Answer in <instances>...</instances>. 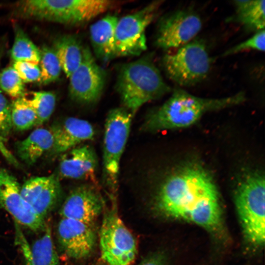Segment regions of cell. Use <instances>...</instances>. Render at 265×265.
I'll use <instances>...</instances> for the list:
<instances>
[{
  "instance_id": "cb8c5ba5",
  "label": "cell",
  "mask_w": 265,
  "mask_h": 265,
  "mask_svg": "<svg viewBox=\"0 0 265 265\" xmlns=\"http://www.w3.org/2000/svg\"><path fill=\"white\" fill-rule=\"evenodd\" d=\"M11 118L13 129L24 131L35 126L36 114L25 96L16 98L11 104Z\"/></svg>"
},
{
  "instance_id": "44dd1931",
  "label": "cell",
  "mask_w": 265,
  "mask_h": 265,
  "mask_svg": "<svg viewBox=\"0 0 265 265\" xmlns=\"http://www.w3.org/2000/svg\"><path fill=\"white\" fill-rule=\"evenodd\" d=\"M235 13L228 20L255 32L265 29V0H235Z\"/></svg>"
},
{
  "instance_id": "ffe728a7",
  "label": "cell",
  "mask_w": 265,
  "mask_h": 265,
  "mask_svg": "<svg viewBox=\"0 0 265 265\" xmlns=\"http://www.w3.org/2000/svg\"><path fill=\"white\" fill-rule=\"evenodd\" d=\"M80 39L77 36L65 34L57 37L52 48L67 78L79 67L82 60L83 49Z\"/></svg>"
},
{
  "instance_id": "8fae6325",
  "label": "cell",
  "mask_w": 265,
  "mask_h": 265,
  "mask_svg": "<svg viewBox=\"0 0 265 265\" xmlns=\"http://www.w3.org/2000/svg\"><path fill=\"white\" fill-rule=\"evenodd\" d=\"M21 186L8 170L0 168V207L21 225L34 232L44 230V219L38 216L25 201Z\"/></svg>"
},
{
  "instance_id": "5b68a950",
  "label": "cell",
  "mask_w": 265,
  "mask_h": 265,
  "mask_svg": "<svg viewBox=\"0 0 265 265\" xmlns=\"http://www.w3.org/2000/svg\"><path fill=\"white\" fill-rule=\"evenodd\" d=\"M212 61L204 41L195 38L174 53L164 54L161 64L172 81L182 87H190L206 78Z\"/></svg>"
},
{
  "instance_id": "7c38bea8",
  "label": "cell",
  "mask_w": 265,
  "mask_h": 265,
  "mask_svg": "<svg viewBox=\"0 0 265 265\" xmlns=\"http://www.w3.org/2000/svg\"><path fill=\"white\" fill-rule=\"evenodd\" d=\"M22 197L40 217L45 216L59 200L62 189L58 175L33 177L21 187Z\"/></svg>"
},
{
  "instance_id": "4fadbf2b",
  "label": "cell",
  "mask_w": 265,
  "mask_h": 265,
  "mask_svg": "<svg viewBox=\"0 0 265 265\" xmlns=\"http://www.w3.org/2000/svg\"><path fill=\"white\" fill-rule=\"evenodd\" d=\"M58 241L66 255L73 259L85 258L92 252L96 236L91 225L62 218L57 226Z\"/></svg>"
},
{
  "instance_id": "6da1fadb",
  "label": "cell",
  "mask_w": 265,
  "mask_h": 265,
  "mask_svg": "<svg viewBox=\"0 0 265 265\" xmlns=\"http://www.w3.org/2000/svg\"><path fill=\"white\" fill-rule=\"evenodd\" d=\"M154 205L161 215L196 224L220 240L226 237L219 192L210 174L198 164L186 165L168 176Z\"/></svg>"
},
{
  "instance_id": "7402d4cb",
  "label": "cell",
  "mask_w": 265,
  "mask_h": 265,
  "mask_svg": "<svg viewBox=\"0 0 265 265\" xmlns=\"http://www.w3.org/2000/svg\"><path fill=\"white\" fill-rule=\"evenodd\" d=\"M14 41L10 55L14 61H25L38 64L40 51L19 26L14 27Z\"/></svg>"
},
{
  "instance_id": "f546056e",
  "label": "cell",
  "mask_w": 265,
  "mask_h": 265,
  "mask_svg": "<svg viewBox=\"0 0 265 265\" xmlns=\"http://www.w3.org/2000/svg\"><path fill=\"white\" fill-rule=\"evenodd\" d=\"M138 265H168V263L165 254L156 252L147 256Z\"/></svg>"
},
{
  "instance_id": "e0dca14e",
  "label": "cell",
  "mask_w": 265,
  "mask_h": 265,
  "mask_svg": "<svg viewBox=\"0 0 265 265\" xmlns=\"http://www.w3.org/2000/svg\"><path fill=\"white\" fill-rule=\"evenodd\" d=\"M118 20L115 15L108 14L90 27V38L94 53L103 63L116 57L115 31Z\"/></svg>"
},
{
  "instance_id": "ba28073f",
  "label": "cell",
  "mask_w": 265,
  "mask_h": 265,
  "mask_svg": "<svg viewBox=\"0 0 265 265\" xmlns=\"http://www.w3.org/2000/svg\"><path fill=\"white\" fill-rule=\"evenodd\" d=\"M162 1H154L118 19L115 31V56H136L147 48L145 31L156 17Z\"/></svg>"
},
{
  "instance_id": "9c48e42d",
  "label": "cell",
  "mask_w": 265,
  "mask_h": 265,
  "mask_svg": "<svg viewBox=\"0 0 265 265\" xmlns=\"http://www.w3.org/2000/svg\"><path fill=\"white\" fill-rule=\"evenodd\" d=\"M202 27L200 16L190 8L175 10L159 20L156 46L162 50L179 48L194 39Z\"/></svg>"
},
{
  "instance_id": "ac0fdd59",
  "label": "cell",
  "mask_w": 265,
  "mask_h": 265,
  "mask_svg": "<svg viewBox=\"0 0 265 265\" xmlns=\"http://www.w3.org/2000/svg\"><path fill=\"white\" fill-rule=\"evenodd\" d=\"M53 144V136L50 130L39 128L33 131L26 138L18 141L15 152L18 159L27 165H32Z\"/></svg>"
},
{
  "instance_id": "4316f807",
  "label": "cell",
  "mask_w": 265,
  "mask_h": 265,
  "mask_svg": "<svg viewBox=\"0 0 265 265\" xmlns=\"http://www.w3.org/2000/svg\"><path fill=\"white\" fill-rule=\"evenodd\" d=\"M265 49V29L255 32L253 35L243 42L226 51L223 56L235 54L247 50L264 52Z\"/></svg>"
},
{
  "instance_id": "9a60e30c",
  "label": "cell",
  "mask_w": 265,
  "mask_h": 265,
  "mask_svg": "<svg viewBox=\"0 0 265 265\" xmlns=\"http://www.w3.org/2000/svg\"><path fill=\"white\" fill-rule=\"evenodd\" d=\"M53 144L50 154L61 155L82 142L92 140L95 132L87 121L77 117H68L52 126Z\"/></svg>"
},
{
  "instance_id": "2e32d148",
  "label": "cell",
  "mask_w": 265,
  "mask_h": 265,
  "mask_svg": "<svg viewBox=\"0 0 265 265\" xmlns=\"http://www.w3.org/2000/svg\"><path fill=\"white\" fill-rule=\"evenodd\" d=\"M97 167L98 159L92 147L78 146L60 155L58 175L77 180L92 178Z\"/></svg>"
},
{
  "instance_id": "7a4b0ae2",
  "label": "cell",
  "mask_w": 265,
  "mask_h": 265,
  "mask_svg": "<svg viewBox=\"0 0 265 265\" xmlns=\"http://www.w3.org/2000/svg\"><path fill=\"white\" fill-rule=\"evenodd\" d=\"M245 99L243 92L225 98L212 99L199 97L182 88H175L161 106L148 115L143 130L157 132L187 128L207 112L238 105Z\"/></svg>"
},
{
  "instance_id": "603a6c76",
  "label": "cell",
  "mask_w": 265,
  "mask_h": 265,
  "mask_svg": "<svg viewBox=\"0 0 265 265\" xmlns=\"http://www.w3.org/2000/svg\"><path fill=\"white\" fill-rule=\"evenodd\" d=\"M36 115L35 126L46 122L52 115L56 104L55 94L51 91L32 92L30 97L24 95Z\"/></svg>"
},
{
  "instance_id": "d4e9b609",
  "label": "cell",
  "mask_w": 265,
  "mask_h": 265,
  "mask_svg": "<svg viewBox=\"0 0 265 265\" xmlns=\"http://www.w3.org/2000/svg\"><path fill=\"white\" fill-rule=\"evenodd\" d=\"M40 51L41 84H47L59 79L62 71L59 60L52 48L44 46Z\"/></svg>"
},
{
  "instance_id": "4dcf8cb0",
  "label": "cell",
  "mask_w": 265,
  "mask_h": 265,
  "mask_svg": "<svg viewBox=\"0 0 265 265\" xmlns=\"http://www.w3.org/2000/svg\"><path fill=\"white\" fill-rule=\"evenodd\" d=\"M4 50V45L2 42H0V62Z\"/></svg>"
},
{
  "instance_id": "f1b7e54d",
  "label": "cell",
  "mask_w": 265,
  "mask_h": 265,
  "mask_svg": "<svg viewBox=\"0 0 265 265\" xmlns=\"http://www.w3.org/2000/svg\"><path fill=\"white\" fill-rule=\"evenodd\" d=\"M12 66L24 83L38 82L41 76L38 64L25 61H14Z\"/></svg>"
},
{
  "instance_id": "5bb4252c",
  "label": "cell",
  "mask_w": 265,
  "mask_h": 265,
  "mask_svg": "<svg viewBox=\"0 0 265 265\" xmlns=\"http://www.w3.org/2000/svg\"><path fill=\"white\" fill-rule=\"evenodd\" d=\"M104 206L102 198L95 188L82 185L69 193L61 208L60 213L62 218L91 225L101 213Z\"/></svg>"
},
{
  "instance_id": "d6986e66",
  "label": "cell",
  "mask_w": 265,
  "mask_h": 265,
  "mask_svg": "<svg viewBox=\"0 0 265 265\" xmlns=\"http://www.w3.org/2000/svg\"><path fill=\"white\" fill-rule=\"evenodd\" d=\"M43 231L42 236L31 246L24 239L21 238V236L19 238L24 256L25 265H59L49 225L46 226Z\"/></svg>"
},
{
  "instance_id": "30bf717a",
  "label": "cell",
  "mask_w": 265,
  "mask_h": 265,
  "mask_svg": "<svg viewBox=\"0 0 265 265\" xmlns=\"http://www.w3.org/2000/svg\"><path fill=\"white\" fill-rule=\"evenodd\" d=\"M69 79L71 99L80 104L91 105L101 98L106 82V74L96 62L90 49L84 46L80 64Z\"/></svg>"
},
{
  "instance_id": "277c9868",
  "label": "cell",
  "mask_w": 265,
  "mask_h": 265,
  "mask_svg": "<svg viewBox=\"0 0 265 265\" xmlns=\"http://www.w3.org/2000/svg\"><path fill=\"white\" fill-rule=\"evenodd\" d=\"M234 201L245 242L253 248L262 247L265 240L264 175L253 172L244 177L237 186Z\"/></svg>"
},
{
  "instance_id": "484cf974",
  "label": "cell",
  "mask_w": 265,
  "mask_h": 265,
  "mask_svg": "<svg viewBox=\"0 0 265 265\" xmlns=\"http://www.w3.org/2000/svg\"><path fill=\"white\" fill-rule=\"evenodd\" d=\"M0 88L16 99L25 94L24 83L12 66L5 68L0 72Z\"/></svg>"
},
{
  "instance_id": "83f0119b",
  "label": "cell",
  "mask_w": 265,
  "mask_h": 265,
  "mask_svg": "<svg viewBox=\"0 0 265 265\" xmlns=\"http://www.w3.org/2000/svg\"><path fill=\"white\" fill-rule=\"evenodd\" d=\"M12 129L11 104L0 92V140L5 143Z\"/></svg>"
},
{
  "instance_id": "3957f363",
  "label": "cell",
  "mask_w": 265,
  "mask_h": 265,
  "mask_svg": "<svg viewBox=\"0 0 265 265\" xmlns=\"http://www.w3.org/2000/svg\"><path fill=\"white\" fill-rule=\"evenodd\" d=\"M116 89L123 107L132 115L145 103L172 90L163 79L151 54L122 64L118 72Z\"/></svg>"
},
{
  "instance_id": "8992f818",
  "label": "cell",
  "mask_w": 265,
  "mask_h": 265,
  "mask_svg": "<svg viewBox=\"0 0 265 265\" xmlns=\"http://www.w3.org/2000/svg\"><path fill=\"white\" fill-rule=\"evenodd\" d=\"M133 115L124 107H116L108 113L103 140V178L105 185L113 193L118 188L121 158L129 136Z\"/></svg>"
},
{
  "instance_id": "52a82bcc",
  "label": "cell",
  "mask_w": 265,
  "mask_h": 265,
  "mask_svg": "<svg viewBox=\"0 0 265 265\" xmlns=\"http://www.w3.org/2000/svg\"><path fill=\"white\" fill-rule=\"evenodd\" d=\"M100 232L104 261L108 265H131L137 254L136 240L118 216L115 205L106 210Z\"/></svg>"
}]
</instances>
